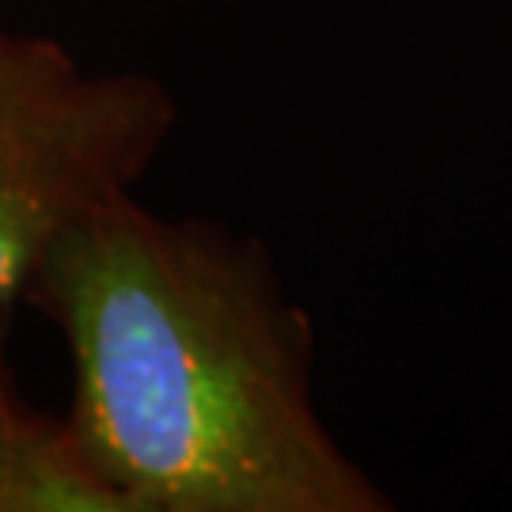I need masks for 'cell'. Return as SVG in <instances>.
<instances>
[{
  "label": "cell",
  "mask_w": 512,
  "mask_h": 512,
  "mask_svg": "<svg viewBox=\"0 0 512 512\" xmlns=\"http://www.w3.org/2000/svg\"><path fill=\"white\" fill-rule=\"evenodd\" d=\"M0 512H129L99 475L69 414L38 410L12 372L0 330Z\"/></svg>",
  "instance_id": "cell-3"
},
{
  "label": "cell",
  "mask_w": 512,
  "mask_h": 512,
  "mask_svg": "<svg viewBox=\"0 0 512 512\" xmlns=\"http://www.w3.org/2000/svg\"><path fill=\"white\" fill-rule=\"evenodd\" d=\"M23 300L73 365V421L129 512H391L315 395L274 251L137 194L61 239Z\"/></svg>",
  "instance_id": "cell-1"
},
{
  "label": "cell",
  "mask_w": 512,
  "mask_h": 512,
  "mask_svg": "<svg viewBox=\"0 0 512 512\" xmlns=\"http://www.w3.org/2000/svg\"><path fill=\"white\" fill-rule=\"evenodd\" d=\"M179 129V99L137 69H92L54 35L0 27V304L61 239L137 194Z\"/></svg>",
  "instance_id": "cell-2"
}]
</instances>
